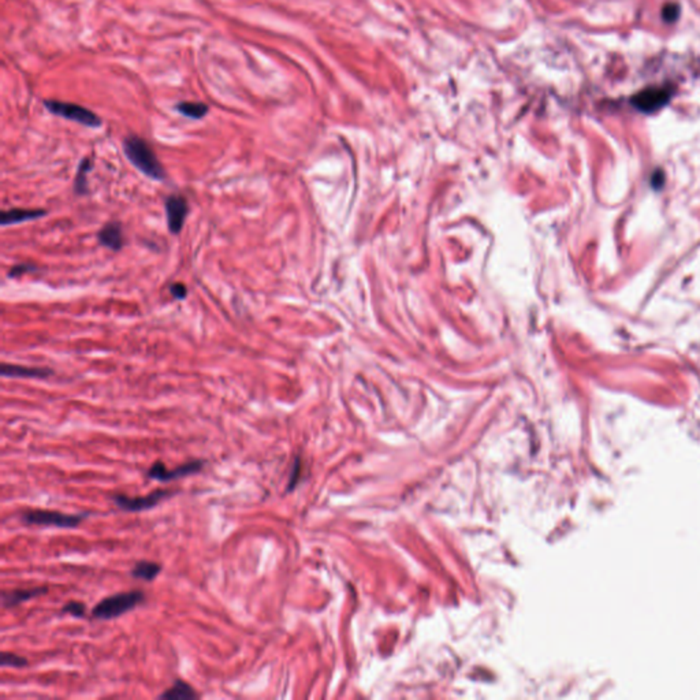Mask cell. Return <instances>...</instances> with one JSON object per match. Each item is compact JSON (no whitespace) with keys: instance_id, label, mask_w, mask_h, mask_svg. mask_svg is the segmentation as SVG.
<instances>
[{"instance_id":"6da1fadb","label":"cell","mask_w":700,"mask_h":700,"mask_svg":"<svg viewBox=\"0 0 700 700\" xmlns=\"http://www.w3.org/2000/svg\"><path fill=\"white\" fill-rule=\"evenodd\" d=\"M124 152L131 165L148 178L155 181H163L166 178V172L155 151L144 138L134 134L128 135L124 140Z\"/></svg>"},{"instance_id":"7a4b0ae2","label":"cell","mask_w":700,"mask_h":700,"mask_svg":"<svg viewBox=\"0 0 700 700\" xmlns=\"http://www.w3.org/2000/svg\"><path fill=\"white\" fill-rule=\"evenodd\" d=\"M145 601V594L140 590L128 591V592H118L114 595H110L104 599H101L99 603H96L92 609V617L101 619V621H108L118 618L126 612H131Z\"/></svg>"},{"instance_id":"3957f363","label":"cell","mask_w":700,"mask_h":700,"mask_svg":"<svg viewBox=\"0 0 700 700\" xmlns=\"http://www.w3.org/2000/svg\"><path fill=\"white\" fill-rule=\"evenodd\" d=\"M88 517V513L81 515H65L55 510L47 509H31L22 513L21 519L26 525H39V526H53L63 529L77 528Z\"/></svg>"},{"instance_id":"277c9868","label":"cell","mask_w":700,"mask_h":700,"mask_svg":"<svg viewBox=\"0 0 700 700\" xmlns=\"http://www.w3.org/2000/svg\"><path fill=\"white\" fill-rule=\"evenodd\" d=\"M45 108L60 118L69 119L72 122H77L83 126L87 128H100L101 126V119L99 115H96L92 110L87 107H83L76 103H67V101H59V100H44Z\"/></svg>"},{"instance_id":"5b68a950","label":"cell","mask_w":700,"mask_h":700,"mask_svg":"<svg viewBox=\"0 0 700 700\" xmlns=\"http://www.w3.org/2000/svg\"><path fill=\"white\" fill-rule=\"evenodd\" d=\"M175 494H176V491L174 490L160 488V490H156V491H153L148 495H144V497H128L124 494H115L111 498H112L114 503L121 510L129 512V513H140V512H145V510L156 508L163 499H169Z\"/></svg>"},{"instance_id":"8992f818","label":"cell","mask_w":700,"mask_h":700,"mask_svg":"<svg viewBox=\"0 0 700 700\" xmlns=\"http://www.w3.org/2000/svg\"><path fill=\"white\" fill-rule=\"evenodd\" d=\"M207 465L204 460H193L189 462H185L174 469H169L165 462L156 461L151 465V468L147 472V476L153 481H162V483H169V481H178L190 475H196L203 468Z\"/></svg>"},{"instance_id":"52a82bcc","label":"cell","mask_w":700,"mask_h":700,"mask_svg":"<svg viewBox=\"0 0 700 700\" xmlns=\"http://www.w3.org/2000/svg\"><path fill=\"white\" fill-rule=\"evenodd\" d=\"M165 208H166V217H167V226L172 234H179L183 228L185 219L189 212V204L185 196L174 193L169 196L165 201Z\"/></svg>"},{"instance_id":"ba28073f","label":"cell","mask_w":700,"mask_h":700,"mask_svg":"<svg viewBox=\"0 0 700 700\" xmlns=\"http://www.w3.org/2000/svg\"><path fill=\"white\" fill-rule=\"evenodd\" d=\"M47 592H48L47 585H38V587H32V588H18V590H12V591H3L1 592V605L4 609H12V608H17L31 599L45 595Z\"/></svg>"},{"instance_id":"9c48e42d","label":"cell","mask_w":700,"mask_h":700,"mask_svg":"<svg viewBox=\"0 0 700 700\" xmlns=\"http://www.w3.org/2000/svg\"><path fill=\"white\" fill-rule=\"evenodd\" d=\"M97 240L99 242L114 251V252H118L124 248V244H125V238H124V231H122V226L119 222H108L103 226V228L97 233Z\"/></svg>"},{"instance_id":"30bf717a","label":"cell","mask_w":700,"mask_h":700,"mask_svg":"<svg viewBox=\"0 0 700 700\" xmlns=\"http://www.w3.org/2000/svg\"><path fill=\"white\" fill-rule=\"evenodd\" d=\"M0 374L4 378H24V379H47L52 375V369L40 367H22L15 364L3 362Z\"/></svg>"},{"instance_id":"8fae6325","label":"cell","mask_w":700,"mask_h":700,"mask_svg":"<svg viewBox=\"0 0 700 700\" xmlns=\"http://www.w3.org/2000/svg\"><path fill=\"white\" fill-rule=\"evenodd\" d=\"M47 215V211L42 208H11L1 212L0 223L1 226H10V224H17L21 222H28V220H36V219L43 218Z\"/></svg>"},{"instance_id":"7c38bea8","label":"cell","mask_w":700,"mask_h":700,"mask_svg":"<svg viewBox=\"0 0 700 700\" xmlns=\"http://www.w3.org/2000/svg\"><path fill=\"white\" fill-rule=\"evenodd\" d=\"M669 94L666 90H662V89H649V90H643L642 93H639L635 99V104L642 110V111H654L656 108H659L662 104L666 103Z\"/></svg>"},{"instance_id":"4fadbf2b","label":"cell","mask_w":700,"mask_h":700,"mask_svg":"<svg viewBox=\"0 0 700 700\" xmlns=\"http://www.w3.org/2000/svg\"><path fill=\"white\" fill-rule=\"evenodd\" d=\"M197 698L199 694L193 690V687L181 678L175 680L170 688L159 695V699L163 700H192Z\"/></svg>"},{"instance_id":"5bb4252c","label":"cell","mask_w":700,"mask_h":700,"mask_svg":"<svg viewBox=\"0 0 700 700\" xmlns=\"http://www.w3.org/2000/svg\"><path fill=\"white\" fill-rule=\"evenodd\" d=\"M163 570V567L158 562L153 561H138L133 569H131V576L134 578L151 583L153 581Z\"/></svg>"},{"instance_id":"9a60e30c","label":"cell","mask_w":700,"mask_h":700,"mask_svg":"<svg viewBox=\"0 0 700 700\" xmlns=\"http://www.w3.org/2000/svg\"><path fill=\"white\" fill-rule=\"evenodd\" d=\"M175 110L181 115L190 118V119H196V121L204 118L210 111L208 106L204 103H200V101H179L175 106Z\"/></svg>"},{"instance_id":"2e32d148","label":"cell","mask_w":700,"mask_h":700,"mask_svg":"<svg viewBox=\"0 0 700 700\" xmlns=\"http://www.w3.org/2000/svg\"><path fill=\"white\" fill-rule=\"evenodd\" d=\"M92 167H93V163H92V159H89V158H85V159H83L80 162L77 175H76V181H74V192H76V194H80V196L87 194L88 189H89L88 188L87 175L92 170Z\"/></svg>"},{"instance_id":"e0dca14e","label":"cell","mask_w":700,"mask_h":700,"mask_svg":"<svg viewBox=\"0 0 700 700\" xmlns=\"http://www.w3.org/2000/svg\"><path fill=\"white\" fill-rule=\"evenodd\" d=\"M0 666L1 667H15V669H21V667H25L28 666V660L24 656H18V654H14V653H1L0 654Z\"/></svg>"},{"instance_id":"ac0fdd59","label":"cell","mask_w":700,"mask_h":700,"mask_svg":"<svg viewBox=\"0 0 700 700\" xmlns=\"http://www.w3.org/2000/svg\"><path fill=\"white\" fill-rule=\"evenodd\" d=\"M62 614H69V615H73L76 618H84L87 615V606L83 603V602H77V601H72L69 603H66L62 610H60Z\"/></svg>"},{"instance_id":"d6986e66","label":"cell","mask_w":700,"mask_h":700,"mask_svg":"<svg viewBox=\"0 0 700 700\" xmlns=\"http://www.w3.org/2000/svg\"><path fill=\"white\" fill-rule=\"evenodd\" d=\"M38 271V267L32 262H21V264H17L14 267H11V269L8 271L7 276L8 278H19L25 274H29V272H35Z\"/></svg>"},{"instance_id":"ffe728a7","label":"cell","mask_w":700,"mask_h":700,"mask_svg":"<svg viewBox=\"0 0 700 700\" xmlns=\"http://www.w3.org/2000/svg\"><path fill=\"white\" fill-rule=\"evenodd\" d=\"M169 290H170V293H172V296L174 297L175 300H183L188 296V289L181 282L172 283L170 288H169Z\"/></svg>"},{"instance_id":"44dd1931","label":"cell","mask_w":700,"mask_h":700,"mask_svg":"<svg viewBox=\"0 0 700 700\" xmlns=\"http://www.w3.org/2000/svg\"><path fill=\"white\" fill-rule=\"evenodd\" d=\"M299 472H300V461L297 458V461L294 462V468H293V472H292V478H290V483L288 485V490H292L296 485V483L299 481Z\"/></svg>"}]
</instances>
